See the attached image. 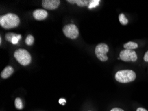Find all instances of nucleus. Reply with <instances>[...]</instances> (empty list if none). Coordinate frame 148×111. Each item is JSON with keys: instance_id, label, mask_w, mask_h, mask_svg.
I'll use <instances>...</instances> for the list:
<instances>
[{"instance_id": "nucleus-1", "label": "nucleus", "mask_w": 148, "mask_h": 111, "mask_svg": "<svg viewBox=\"0 0 148 111\" xmlns=\"http://www.w3.org/2000/svg\"><path fill=\"white\" fill-rule=\"evenodd\" d=\"M19 24V17L14 13H9L0 17V26L5 29L17 28Z\"/></svg>"}, {"instance_id": "nucleus-2", "label": "nucleus", "mask_w": 148, "mask_h": 111, "mask_svg": "<svg viewBox=\"0 0 148 111\" xmlns=\"http://www.w3.org/2000/svg\"><path fill=\"white\" fill-rule=\"evenodd\" d=\"M136 78V72L132 70H122L116 72V80L121 83H128L132 82Z\"/></svg>"}, {"instance_id": "nucleus-3", "label": "nucleus", "mask_w": 148, "mask_h": 111, "mask_svg": "<svg viewBox=\"0 0 148 111\" xmlns=\"http://www.w3.org/2000/svg\"><path fill=\"white\" fill-rule=\"evenodd\" d=\"M14 57L20 65L27 66L31 62V56L29 52L23 49H19L15 51Z\"/></svg>"}, {"instance_id": "nucleus-4", "label": "nucleus", "mask_w": 148, "mask_h": 111, "mask_svg": "<svg viewBox=\"0 0 148 111\" xmlns=\"http://www.w3.org/2000/svg\"><path fill=\"white\" fill-rule=\"evenodd\" d=\"M109 51V47L106 43H99L95 48V54L100 61L104 62L108 59L107 53Z\"/></svg>"}, {"instance_id": "nucleus-5", "label": "nucleus", "mask_w": 148, "mask_h": 111, "mask_svg": "<svg viewBox=\"0 0 148 111\" xmlns=\"http://www.w3.org/2000/svg\"><path fill=\"white\" fill-rule=\"evenodd\" d=\"M62 31L66 37L71 39H75L79 35V31L75 24L66 25L62 29Z\"/></svg>"}, {"instance_id": "nucleus-6", "label": "nucleus", "mask_w": 148, "mask_h": 111, "mask_svg": "<svg viewBox=\"0 0 148 111\" xmlns=\"http://www.w3.org/2000/svg\"><path fill=\"white\" fill-rule=\"evenodd\" d=\"M120 58L121 60L125 62H135L138 59V56L135 51L124 49L121 51L120 53Z\"/></svg>"}, {"instance_id": "nucleus-7", "label": "nucleus", "mask_w": 148, "mask_h": 111, "mask_svg": "<svg viewBox=\"0 0 148 111\" xmlns=\"http://www.w3.org/2000/svg\"><path fill=\"white\" fill-rule=\"evenodd\" d=\"M60 3L59 0H42V7L45 10H54L58 8Z\"/></svg>"}, {"instance_id": "nucleus-8", "label": "nucleus", "mask_w": 148, "mask_h": 111, "mask_svg": "<svg viewBox=\"0 0 148 111\" xmlns=\"http://www.w3.org/2000/svg\"><path fill=\"white\" fill-rule=\"evenodd\" d=\"M33 16L35 18V19L38 20V21H42V20L45 19L47 17L48 13L46 10L38 9V10H35L33 11Z\"/></svg>"}, {"instance_id": "nucleus-9", "label": "nucleus", "mask_w": 148, "mask_h": 111, "mask_svg": "<svg viewBox=\"0 0 148 111\" xmlns=\"http://www.w3.org/2000/svg\"><path fill=\"white\" fill-rule=\"evenodd\" d=\"M14 72V69L12 66H8L4 69L1 72L2 79H8L12 75Z\"/></svg>"}, {"instance_id": "nucleus-10", "label": "nucleus", "mask_w": 148, "mask_h": 111, "mask_svg": "<svg viewBox=\"0 0 148 111\" xmlns=\"http://www.w3.org/2000/svg\"><path fill=\"white\" fill-rule=\"evenodd\" d=\"M124 47L125 49H128V50H134L138 47V45L136 43L130 41L127 43H125L124 45Z\"/></svg>"}, {"instance_id": "nucleus-11", "label": "nucleus", "mask_w": 148, "mask_h": 111, "mask_svg": "<svg viewBox=\"0 0 148 111\" xmlns=\"http://www.w3.org/2000/svg\"><path fill=\"white\" fill-rule=\"evenodd\" d=\"M15 106L16 107V108L18 110L23 109V103H22L21 99L19 98V97H17V98L15 99Z\"/></svg>"}, {"instance_id": "nucleus-12", "label": "nucleus", "mask_w": 148, "mask_h": 111, "mask_svg": "<svg viewBox=\"0 0 148 111\" xmlns=\"http://www.w3.org/2000/svg\"><path fill=\"white\" fill-rule=\"evenodd\" d=\"M75 3L79 7L88 6L90 1H88V0H76Z\"/></svg>"}, {"instance_id": "nucleus-13", "label": "nucleus", "mask_w": 148, "mask_h": 111, "mask_svg": "<svg viewBox=\"0 0 148 111\" xmlns=\"http://www.w3.org/2000/svg\"><path fill=\"white\" fill-rule=\"evenodd\" d=\"M119 21H120L121 24L124 25V26H125V25L128 23V20H127V17L125 16L124 13H121V14L119 15Z\"/></svg>"}, {"instance_id": "nucleus-14", "label": "nucleus", "mask_w": 148, "mask_h": 111, "mask_svg": "<svg viewBox=\"0 0 148 111\" xmlns=\"http://www.w3.org/2000/svg\"><path fill=\"white\" fill-rule=\"evenodd\" d=\"M17 35V34L13 33H8L5 34V39L7 41L12 43V40L13 39V37H15V36Z\"/></svg>"}, {"instance_id": "nucleus-15", "label": "nucleus", "mask_w": 148, "mask_h": 111, "mask_svg": "<svg viewBox=\"0 0 148 111\" xmlns=\"http://www.w3.org/2000/svg\"><path fill=\"white\" fill-rule=\"evenodd\" d=\"M25 42L26 45H29V46H31V45H33V43H34V37H33V35H27V37H26Z\"/></svg>"}, {"instance_id": "nucleus-16", "label": "nucleus", "mask_w": 148, "mask_h": 111, "mask_svg": "<svg viewBox=\"0 0 148 111\" xmlns=\"http://www.w3.org/2000/svg\"><path fill=\"white\" fill-rule=\"evenodd\" d=\"M100 2V0H91V1H90L88 8L92 9L94 8H95V7L99 5Z\"/></svg>"}, {"instance_id": "nucleus-17", "label": "nucleus", "mask_w": 148, "mask_h": 111, "mask_svg": "<svg viewBox=\"0 0 148 111\" xmlns=\"http://www.w3.org/2000/svg\"><path fill=\"white\" fill-rule=\"evenodd\" d=\"M21 39V36L19 35V34H17V35L15 36V37H13V39L12 40V43L14 44V45H16L18 43V42H19V41Z\"/></svg>"}, {"instance_id": "nucleus-18", "label": "nucleus", "mask_w": 148, "mask_h": 111, "mask_svg": "<svg viewBox=\"0 0 148 111\" xmlns=\"http://www.w3.org/2000/svg\"><path fill=\"white\" fill-rule=\"evenodd\" d=\"M143 59L145 61V62H148V51L145 53L144 57H143Z\"/></svg>"}, {"instance_id": "nucleus-19", "label": "nucleus", "mask_w": 148, "mask_h": 111, "mask_svg": "<svg viewBox=\"0 0 148 111\" xmlns=\"http://www.w3.org/2000/svg\"><path fill=\"white\" fill-rule=\"evenodd\" d=\"M59 103L60 104V105H65V103H66L65 99H60V100H59Z\"/></svg>"}, {"instance_id": "nucleus-20", "label": "nucleus", "mask_w": 148, "mask_h": 111, "mask_svg": "<svg viewBox=\"0 0 148 111\" xmlns=\"http://www.w3.org/2000/svg\"><path fill=\"white\" fill-rule=\"evenodd\" d=\"M110 111H124V110H122V108H114Z\"/></svg>"}, {"instance_id": "nucleus-21", "label": "nucleus", "mask_w": 148, "mask_h": 111, "mask_svg": "<svg viewBox=\"0 0 148 111\" xmlns=\"http://www.w3.org/2000/svg\"><path fill=\"white\" fill-rule=\"evenodd\" d=\"M136 111H147L146 109H145V108H142V107H140V108H137V110H136Z\"/></svg>"}]
</instances>
